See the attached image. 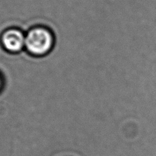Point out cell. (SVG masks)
<instances>
[{"mask_svg": "<svg viewBox=\"0 0 156 156\" xmlns=\"http://www.w3.org/2000/svg\"><path fill=\"white\" fill-rule=\"evenodd\" d=\"M54 37L49 30L44 27H35L26 35L25 48L34 56H44L52 50Z\"/></svg>", "mask_w": 156, "mask_h": 156, "instance_id": "obj_1", "label": "cell"}, {"mask_svg": "<svg viewBox=\"0 0 156 156\" xmlns=\"http://www.w3.org/2000/svg\"><path fill=\"white\" fill-rule=\"evenodd\" d=\"M0 86H1V80H0Z\"/></svg>", "mask_w": 156, "mask_h": 156, "instance_id": "obj_3", "label": "cell"}, {"mask_svg": "<svg viewBox=\"0 0 156 156\" xmlns=\"http://www.w3.org/2000/svg\"><path fill=\"white\" fill-rule=\"evenodd\" d=\"M26 35L20 30L12 28L5 31L2 37V43L10 52L17 53L25 48Z\"/></svg>", "mask_w": 156, "mask_h": 156, "instance_id": "obj_2", "label": "cell"}]
</instances>
